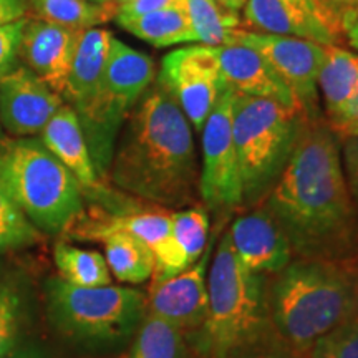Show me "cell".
Masks as SVG:
<instances>
[{"label":"cell","instance_id":"39","mask_svg":"<svg viewBox=\"0 0 358 358\" xmlns=\"http://www.w3.org/2000/svg\"><path fill=\"white\" fill-rule=\"evenodd\" d=\"M347 38H348V43H350L353 48H357V50H358V19L353 22L350 29H348Z\"/></svg>","mask_w":358,"mask_h":358},{"label":"cell","instance_id":"5","mask_svg":"<svg viewBox=\"0 0 358 358\" xmlns=\"http://www.w3.org/2000/svg\"><path fill=\"white\" fill-rule=\"evenodd\" d=\"M266 277L241 262L229 236H222L208 272L209 358H236L259 340L268 320Z\"/></svg>","mask_w":358,"mask_h":358},{"label":"cell","instance_id":"31","mask_svg":"<svg viewBox=\"0 0 358 358\" xmlns=\"http://www.w3.org/2000/svg\"><path fill=\"white\" fill-rule=\"evenodd\" d=\"M29 17V15H27ZM27 17L12 22V24L0 25V80L7 77L20 64V42L24 27L27 24Z\"/></svg>","mask_w":358,"mask_h":358},{"label":"cell","instance_id":"8","mask_svg":"<svg viewBox=\"0 0 358 358\" xmlns=\"http://www.w3.org/2000/svg\"><path fill=\"white\" fill-rule=\"evenodd\" d=\"M113 34L87 29L80 38L66 80L64 101L77 113L98 178L108 179L123 122L111 111L105 90V65Z\"/></svg>","mask_w":358,"mask_h":358},{"label":"cell","instance_id":"43","mask_svg":"<svg viewBox=\"0 0 358 358\" xmlns=\"http://www.w3.org/2000/svg\"><path fill=\"white\" fill-rule=\"evenodd\" d=\"M3 138H6V136H3V131H2V124H0V143H2Z\"/></svg>","mask_w":358,"mask_h":358},{"label":"cell","instance_id":"32","mask_svg":"<svg viewBox=\"0 0 358 358\" xmlns=\"http://www.w3.org/2000/svg\"><path fill=\"white\" fill-rule=\"evenodd\" d=\"M342 164L343 173L350 191L352 201L358 214V136L343 141L342 146Z\"/></svg>","mask_w":358,"mask_h":358},{"label":"cell","instance_id":"2","mask_svg":"<svg viewBox=\"0 0 358 358\" xmlns=\"http://www.w3.org/2000/svg\"><path fill=\"white\" fill-rule=\"evenodd\" d=\"M108 178L127 194L161 208H185L198 194L189 122L159 78H155L124 120Z\"/></svg>","mask_w":358,"mask_h":358},{"label":"cell","instance_id":"4","mask_svg":"<svg viewBox=\"0 0 358 358\" xmlns=\"http://www.w3.org/2000/svg\"><path fill=\"white\" fill-rule=\"evenodd\" d=\"M0 189L45 234L69 231L85 211L78 181L38 136L3 138Z\"/></svg>","mask_w":358,"mask_h":358},{"label":"cell","instance_id":"16","mask_svg":"<svg viewBox=\"0 0 358 358\" xmlns=\"http://www.w3.org/2000/svg\"><path fill=\"white\" fill-rule=\"evenodd\" d=\"M38 138L45 148L73 174L82 187L83 198L101 204L103 209L113 203L116 192L108 189L98 178L77 113L70 105L64 103L57 110Z\"/></svg>","mask_w":358,"mask_h":358},{"label":"cell","instance_id":"27","mask_svg":"<svg viewBox=\"0 0 358 358\" xmlns=\"http://www.w3.org/2000/svg\"><path fill=\"white\" fill-rule=\"evenodd\" d=\"M127 358H189L185 334L168 322L146 313L134 334Z\"/></svg>","mask_w":358,"mask_h":358},{"label":"cell","instance_id":"21","mask_svg":"<svg viewBox=\"0 0 358 358\" xmlns=\"http://www.w3.org/2000/svg\"><path fill=\"white\" fill-rule=\"evenodd\" d=\"M319 88L325 108V122H334L358 93V55L340 45L327 47L319 75Z\"/></svg>","mask_w":358,"mask_h":358},{"label":"cell","instance_id":"25","mask_svg":"<svg viewBox=\"0 0 358 358\" xmlns=\"http://www.w3.org/2000/svg\"><path fill=\"white\" fill-rule=\"evenodd\" d=\"M34 17L50 24L87 30L115 19L118 6L93 3L90 0H29Z\"/></svg>","mask_w":358,"mask_h":358},{"label":"cell","instance_id":"11","mask_svg":"<svg viewBox=\"0 0 358 358\" xmlns=\"http://www.w3.org/2000/svg\"><path fill=\"white\" fill-rule=\"evenodd\" d=\"M158 78L166 85L196 131L226 90L216 47L194 45L168 53L161 62Z\"/></svg>","mask_w":358,"mask_h":358},{"label":"cell","instance_id":"1","mask_svg":"<svg viewBox=\"0 0 358 358\" xmlns=\"http://www.w3.org/2000/svg\"><path fill=\"white\" fill-rule=\"evenodd\" d=\"M261 206L280 224L299 257L337 261L350 250L358 214L340 140L325 118L306 120L284 171Z\"/></svg>","mask_w":358,"mask_h":358},{"label":"cell","instance_id":"40","mask_svg":"<svg viewBox=\"0 0 358 358\" xmlns=\"http://www.w3.org/2000/svg\"><path fill=\"white\" fill-rule=\"evenodd\" d=\"M236 358H295V357H282V355H239Z\"/></svg>","mask_w":358,"mask_h":358},{"label":"cell","instance_id":"34","mask_svg":"<svg viewBox=\"0 0 358 358\" xmlns=\"http://www.w3.org/2000/svg\"><path fill=\"white\" fill-rule=\"evenodd\" d=\"M181 8V0H131L118 8L116 17L122 19H133V17L146 15V13L164 10V8Z\"/></svg>","mask_w":358,"mask_h":358},{"label":"cell","instance_id":"28","mask_svg":"<svg viewBox=\"0 0 358 358\" xmlns=\"http://www.w3.org/2000/svg\"><path fill=\"white\" fill-rule=\"evenodd\" d=\"M38 239L40 231L0 189V250L27 248Z\"/></svg>","mask_w":358,"mask_h":358},{"label":"cell","instance_id":"18","mask_svg":"<svg viewBox=\"0 0 358 358\" xmlns=\"http://www.w3.org/2000/svg\"><path fill=\"white\" fill-rule=\"evenodd\" d=\"M226 88L236 95L264 98L285 106H301L287 85L261 53L243 45L216 47Z\"/></svg>","mask_w":358,"mask_h":358},{"label":"cell","instance_id":"44","mask_svg":"<svg viewBox=\"0 0 358 358\" xmlns=\"http://www.w3.org/2000/svg\"><path fill=\"white\" fill-rule=\"evenodd\" d=\"M319 2H320V0H319Z\"/></svg>","mask_w":358,"mask_h":358},{"label":"cell","instance_id":"7","mask_svg":"<svg viewBox=\"0 0 358 358\" xmlns=\"http://www.w3.org/2000/svg\"><path fill=\"white\" fill-rule=\"evenodd\" d=\"M50 324L83 345H118L136 334L148 313L140 290L122 285L78 287L60 277L45 284Z\"/></svg>","mask_w":358,"mask_h":358},{"label":"cell","instance_id":"35","mask_svg":"<svg viewBox=\"0 0 358 358\" xmlns=\"http://www.w3.org/2000/svg\"><path fill=\"white\" fill-rule=\"evenodd\" d=\"M320 3H324L335 17H338L345 32H348L353 22L358 19V0H320Z\"/></svg>","mask_w":358,"mask_h":358},{"label":"cell","instance_id":"24","mask_svg":"<svg viewBox=\"0 0 358 358\" xmlns=\"http://www.w3.org/2000/svg\"><path fill=\"white\" fill-rule=\"evenodd\" d=\"M181 8L201 45H231L241 30L239 13L219 6L216 0H181Z\"/></svg>","mask_w":358,"mask_h":358},{"label":"cell","instance_id":"38","mask_svg":"<svg viewBox=\"0 0 358 358\" xmlns=\"http://www.w3.org/2000/svg\"><path fill=\"white\" fill-rule=\"evenodd\" d=\"M216 2L219 3V6L229 8V10L239 12L241 8H244L245 2H248V0H216Z\"/></svg>","mask_w":358,"mask_h":358},{"label":"cell","instance_id":"17","mask_svg":"<svg viewBox=\"0 0 358 358\" xmlns=\"http://www.w3.org/2000/svg\"><path fill=\"white\" fill-rule=\"evenodd\" d=\"M227 236L236 256L256 274H279L292 261L287 236L264 206L237 217Z\"/></svg>","mask_w":358,"mask_h":358},{"label":"cell","instance_id":"36","mask_svg":"<svg viewBox=\"0 0 358 358\" xmlns=\"http://www.w3.org/2000/svg\"><path fill=\"white\" fill-rule=\"evenodd\" d=\"M29 0H0V25L12 24L29 15Z\"/></svg>","mask_w":358,"mask_h":358},{"label":"cell","instance_id":"22","mask_svg":"<svg viewBox=\"0 0 358 358\" xmlns=\"http://www.w3.org/2000/svg\"><path fill=\"white\" fill-rule=\"evenodd\" d=\"M115 20L127 32L141 38L143 42L151 43L156 48L198 42L189 19L179 7L164 8V10L151 12L146 15L133 17V19L115 17Z\"/></svg>","mask_w":358,"mask_h":358},{"label":"cell","instance_id":"30","mask_svg":"<svg viewBox=\"0 0 358 358\" xmlns=\"http://www.w3.org/2000/svg\"><path fill=\"white\" fill-rule=\"evenodd\" d=\"M310 358H358V319L335 327L317 340Z\"/></svg>","mask_w":358,"mask_h":358},{"label":"cell","instance_id":"42","mask_svg":"<svg viewBox=\"0 0 358 358\" xmlns=\"http://www.w3.org/2000/svg\"><path fill=\"white\" fill-rule=\"evenodd\" d=\"M128 2H131V0H113V3H115V6H118V8L124 6V3H128Z\"/></svg>","mask_w":358,"mask_h":358},{"label":"cell","instance_id":"19","mask_svg":"<svg viewBox=\"0 0 358 358\" xmlns=\"http://www.w3.org/2000/svg\"><path fill=\"white\" fill-rule=\"evenodd\" d=\"M155 78L153 58L134 50L122 40L111 38L105 65V90L111 110L120 118L127 120L129 111Z\"/></svg>","mask_w":358,"mask_h":358},{"label":"cell","instance_id":"13","mask_svg":"<svg viewBox=\"0 0 358 358\" xmlns=\"http://www.w3.org/2000/svg\"><path fill=\"white\" fill-rule=\"evenodd\" d=\"M213 245H208L198 262L164 280H153L148 313L181 330L204 329L208 319V272Z\"/></svg>","mask_w":358,"mask_h":358},{"label":"cell","instance_id":"3","mask_svg":"<svg viewBox=\"0 0 358 358\" xmlns=\"http://www.w3.org/2000/svg\"><path fill=\"white\" fill-rule=\"evenodd\" d=\"M267 308L280 337L307 352L335 327L358 319V280L330 259L299 257L272 282Z\"/></svg>","mask_w":358,"mask_h":358},{"label":"cell","instance_id":"6","mask_svg":"<svg viewBox=\"0 0 358 358\" xmlns=\"http://www.w3.org/2000/svg\"><path fill=\"white\" fill-rule=\"evenodd\" d=\"M306 120L297 106L264 98L234 96L232 136L244 204L256 206L266 199L284 171Z\"/></svg>","mask_w":358,"mask_h":358},{"label":"cell","instance_id":"12","mask_svg":"<svg viewBox=\"0 0 358 358\" xmlns=\"http://www.w3.org/2000/svg\"><path fill=\"white\" fill-rule=\"evenodd\" d=\"M244 22L254 32L302 38L325 47L340 45L347 35L338 17L319 0H248Z\"/></svg>","mask_w":358,"mask_h":358},{"label":"cell","instance_id":"33","mask_svg":"<svg viewBox=\"0 0 358 358\" xmlns=\"http://www.w3.org/2000/svg\"><path fill=\"white\" fill-rule=\"evenodd\" d=\"M329 127L337 134L340 141L358 136V93L350 101V105L342 111V115L329 123Z\"/></svg>","mask_w":358,"mask_h":358},{"label":"cell","instance_id":"37","mask_svg":"<svg viewBox=\"0 0 358 358\" xmlns=\"http://www.w3.org/2000/svg\"><path fill=\"white\" fill-rule=\"evenodd\" d=\"M6 358H45L40 355V352L34 350V348H13Z\"/></svg>","mask_w":358,"mask_h":358},{"label":"cell","instance_id":"41","mask_svg":"<svg viewBox=\"0 0 358 358\" xmlns=\"http://www.w3.org/2000/svg\"><path fill=\"white\" fill-rule=\"evenodd\" d=\"M93 3H100V6H105V3H113V0H90Z\"/></svg>","mask_w":358,"mask_h":358},{"label":"cell","instance_id":"10","mask_svg":"<svg viewBox=\"0 0 358 358\" xmlns=\"http://www.w3.org/2000/svg\"><path fill=\"white\" fill-rule=\"evenodd\" d=\"M231 45H243L261 53L292 92L306 118H322L319 75L327 57L325 45L244 29L237 32Z\"/></svg>","mask_w":358,"mask_h":358},{"label":"cell","instance_id":"9","mask_svg":"<svg viewBox=\"0 0 358 358\" xmlns=\"http://www.w3.org/2000/svg\"><path fill=\"white\" fill-rule=\"evenodd\" d=\"M236 93L226 88L203 128V171L199 194L214 213H229L244 204L239 161L232 136Z\"/></svg>","mask_w":358,"mask_h":358},{"label":"cell","instance_id":"26","mask_svg":"<svg viewBox=\"0 0 358 358\" xmlns=\"http://www.w3.org/2000/svg\"><path fill=\"white\" fill-rule=\"evenodd\" d=\"M58 277L78 287H103L111 284V272L105 256L96 250L58 243L53 249Z\"/></svg>","mask_w":358,"mask_h":358},{"label":"cell","instance_id":"14","mask_svg":"<svg viewBox=\"0 0 358 358\" xmlns=\"http://www.w3.org/2000/svg\"><path fill=\"white\" fill-rule=\"evenodd\" d=\"M64 103L25 65L0 80V124L13 138L38 136Z\"/></svg>","mask_w":358,"mask_h":358},{"label":"cell","instance_id":"15","mask_svg":"<svg viewBox=\"0 0 358 358\" xmlns=\"http://www.w3.org/2000/svg\"><path fill=\"white\" fill-rule=\"evenodd\" d=\"M85 30L27 17L20 42V62L64 98L75 52Z\"/></svg>","mask_w":358,"mask_h":358},{"label":"cell","instance_id":"20","mask_svg":"<svg viewBox=\"0 0 358 358\" xmlns=\"http://www.w3.org/2000/svg\"><path fill=\"white\" fill-rule=\"evenodd\" d=\"M209 216L204 209L189 208L171 214V231L164 249L156 256L153 280H164L186 271L208 248Z\"/></svg>","mask_w":358,"mask_h":358},{"label":"cell","instance_id":"29","mask_svg":"<svg viewBox=\"0 0 358 358\" xmlns=\"http://www.w3.org/2000/svg\"><path fill=\"white\" fill-rule=\"evenodd\" d=\"M24 302L20 290L12 280L0 282V358L17 347L20 337Z\"/></svg>","mask_w":358,"mask_h":358},{"label":"cell","instance_id":"23","mask_svg":"<svg viewBox=\"0 0 358 358\" xmlns=\"http://www.w3.org/2000/svg\"><path fill=\"white\" fill-rule=\"evenodd\" d=\"M105 259L111 275L124 284H143L155 274L156 259L153 250L136 237L115 232L101 237Z\"/></svg>","mask_w":358,"mask_h":358}]
</instances>
